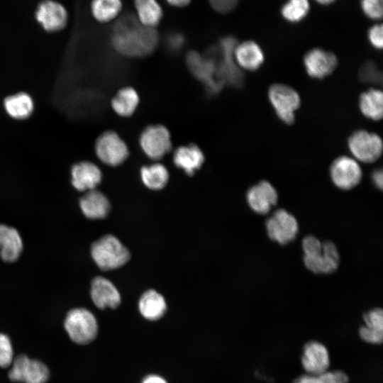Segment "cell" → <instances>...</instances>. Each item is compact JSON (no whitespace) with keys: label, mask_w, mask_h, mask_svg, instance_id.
I'll return each mask as SVG.
<instances>
[{"label":"cell","mask_w":383,"mask_h":383,"mask_svg":"<svg viewBox=\"0 0 383 383\" xmlns=\"http://www.w3.org/2000/svg\"><path fill=\"white\" fill-rule=\"evenodd\" d=\"M111 43L114 49L123 55L144 57L156 48L158 35L155 28L142 25L135 16L126 13L115 23Z\"/></svg>","instance_id":"cell-1"},{"label":"cell","mask_w":383,"mask_h":383,"mask_svg":"<svg viewBox=\"0 0 383 383\" xmlns=\"http://www.w3.org/2000/svg\"><path fill=\"white\" fill-rule=\"evenodd\" d=\"M91 257L102 270H111L126 264L130 258L128 249L112 235H106L91 247Z\"/></svg>","instance_id":"cell-2"},{"label":"cell","mask_w":383,"mask_h":383,"mask_svg":"<svg viewBox=\"0 0 383 383\" xmlns=\"http://www.w3.org/2000/svg\"><path fill=\"white\" fill-rule=\"evenodd\" d=\"M64 326L70 339L80 345L91 343L98 333V323L94 315L84 308H75L69 311Z\"/></svg>","instance_id":"cell-3"},{"label":"cell","mask_w":383,"mask_h":383,"mask_svg":"<svg viewBox=\"0 0 383 383\" xmlns=\"http://www.w3.org/2000/svg\"><path fill=\"white\" fill-rule=\"evenodd\" d=\"M268 96L278 118L286 124H292L295 119L294 112L301 104L297 91L289 86L274 84L270 87Z\"/></svg>","instance_id":"cell-4"},{"label":"cell","mask_w":383,"mask_h":383,"mask_svg":"<svg viewBox=\"0 0 383 383\" xmlns=\"http://www.w3.org/2000/svg\"><path fill=\"white\" fill-rule=\"evenodd\" d=\"M94 150L98 159L111 167L122 164L129 153L125 141L113 131H105L97 138Z\"/></svg>","instance_id":"cell-5"},{"label":"cell","mask_w":383,"mask_h":383,"mask_svg":"<svg viewBox=\"0 0 383 383\" xmlns=\"http://www.w3.org/2000/svg\"><path fill=\"white\" fill-rule=\"evenodd\" d=\"M140 146L146 156L157 160L163 157L172 148L171 136L162 125H150L141 133Z\"/></svg>","instance_id":"cell-6"},{"label":"cell","mask_w":383,"mask_h":383,"mask_svg":"<svg viewBox=\"0 0 383 383\" xmlns=\"http://www.w3.org/2000/svg\"><path fill=\"white\" fill-rule=\"evenodd\" d=\"M9 372L11 381L24 383H45L49 378V370L41 361L20 355L13 359Z\"/></svg>","instance_id":"cell-7"},{"label":"cell","mask_w":383,"mask_h":383,"mask_svg":"<svg viewBox=\"0 0 383 383\" xmlns=\"http://www.w3.org/2000/svg\"><path fill=\"white\" fill-rule=\"evenodd\" d=\"M348 148L357 160L362 162L371 163L381 156L382 141L376 133L359 130L350 136Z\"/></svg>","instance_id":"cell-8"},{"label":"cell","mask_w":383,"mask_h":383,"mask_svg":"<svg viewBox=\"0 0 383 383\" xmlns=\"http://www.w3.org/2000/svg\"><path fill=\"white\" fill-rule=\"evenodd\" d=\"M268 237L280 245L293 241L299 232L296 218L285 209H278L265 222Z\"/></svg>","instance_id":"cell-9"},{"label":"cell","mask_w":383,"mask_h":383,"mask_svg":"<svg viewBox=\"0 0 383 383\" xmlns=\"http://www.w3.org/2000/svg\"><path fill=\"white\" fill-rule=\"evenodd\" d=\"M237 44L233 37H226L220 42L222 60L220 63L216 64V67L217 77L223 84L240 86L243 83V73L238 69L234 59V50Z\"/></svg>","instance_id":"cell-10"},{"label":"cell","mask_w":383,"mask_h":383,"mask_svg":"<svg viewBox=\"0 0 383 383\" xmlns=\"http://www.w3.org/2000/svg\"><path fill=\"white\" fill-rule=\"evenodd\" d=\"M362 170L354 159L348 156L336 158L330 167L333 183L342 190H349L356 187L362 179Z\"/></svg>","instance_id":"cell-11"},{"label":"cell","mask_w":383,"mask_h":383,"mask_svg":"<svg viewBox=\"0 0 383 383\" xmlns=\"http://www.w3.org/2000/svg\"><path fill=\"white\" fill-rule=\"evenodd\" d=\"M308 74L314 79H323L331 74L338 65L336 56L321 48L309 50L304 57Z\"/></svg>","instance_id":"cell-12"},{"label":"cell","mask_w":383,"mask_h":383,"mask_svg":"<svg viewBox=\"0 0 383 383\" xmlns=\"http://www.w3.org/2000/svg\"><path fill=\"white\" fill-rule=\"evenodd\" d=\"M306 267L316 274H330L335 272L340 263V255L335 245L331 241L322 243V250L312 256H304Z\"/></svg>","instance_id":"cell-13"},{"label":"cell","mask_w":383,"mask_h":383,"mask_svg":"<svg viewBox=\"0 0 383 383\" xmlns=\"http://www.w3.org/2000/svg\"><path fill=\"white\" fill-rule=\"evenodd\" d=\"M246 199L250 208L254 212L265 215L277 204L278 194L271 183L262 180L248 190Z\"/></svg>","instance_id":"cell-14"},{"label":"cell","mask_w":383,"mask_h":383,"mask_svg":"<svg viewBox=\"0 0 383 383\" xmlns=\"http://www.w3.org/2000/svg\"><path fill=\"white\" fill-rule=\"evenodd\" d=\"M35 16L38 23L48 32L62 30L67 21L66 9L60 3L52 0L42 1L38 6Z\"/></svg>","instance_id":"cell-15"},{"label":"cell","mask_w":383,"mask_h":383,"mask_svg":"<svg viewBox=\"0 0 383 383\" xmlns=\"http://www.w3.org/2000/svg\"><path fill=\"white\" fill-rule=\"evenodd\" d=\"M71 183L79 192H88L99 184L102 173L99 167L90 161H80L71 167Z\"/></svg>","instance_id":"cell-16"},{"label":"cell","mask_w":383,"mask_h":383,"mask_svg":"<svg viewBox=\"0 0 383 383\" xmlns=\"http://www.w3.org/2000/svg\"><path fill=\"white\" fill-rule=\"evenodd\" d=\"M301 364L309 374L318 376L327 371L330 359L326 346L314 340L308 342L303 349Z\"/></svg>","instance_id":"cell-17"},{"label":"cell","mask_w":383,"mask_h":383,"mask_svg":"<svg viewBox=\"0 0 383 383\" xmlns=\"http://www.w3.org/2000/svg\"><path fill=\"white\" fill-rule=\"evenodd\" d=\"M91 299L101 309L116 308L121 303V295L114 284L103 277H95L91 283Z\"/></svg>","instance_id":"cell-18"},{"label":"cell","mask_w":383,"mask_h":383,"mask_svg":"<svg viewBox=\"0 0 383 383\" xmlns=\"http://www.w3.org/2000/svg\"><path fill=\"white\" fill-rule=\"evenodd\" d=\"M187 63L191 71L211 90L218 91L222 83L216 80L217 77L216 63L212 59L202 57L200 54L191 52L188 54Z\"/></svg>","instance_id":"cell-19"},{"label":"cell","mask_w":383,"mask_h":383,"mask_svg":"<svg viewBox=\"0 0 383 383\" xmlns=\"http://www.w3.org/2000/svg\"><path fill=\"white\" fill-rule=\"evenodd\" d=\"M23 248L18 231L13 227L0 224V257L6 262H13L21 256Z\"/></svg>","instance_id":"cell-20"},{"label":"cell","mask_w":383,"mask_h":383,"mask_svg":"<svg viewBox=\"0 0 383 383\" xmlns=\"http://www.w3.org/2000/svg\"><path fill=\"white\" fill-rule=\"evenodd\" d=\"M234 59L236 64L242 68L255 71L263 64L265 57L262 50L257 43L248 40L236 45Z\"/></svg>","instance_id":"cell-21"},{"label":"cell","mask_w":383,"mask_h":383,"mask_svg":"<svg viewBox=\"0 0 383 383\" xmlns=\"http://www.w3.org/2000/svg\"><path fill=\"white\" fill-rule=\"evenodd\" d=\"M79 207L83 214L89 219L105 218L110 211V203L101 192L92 189L86 192L79 199Z\"/></svg>","instance_id":"cell-22"},{"label":"cell","mask_w":383,"mask_h":383,"mask_svg":"<svg viewBox=\"0 0 383 383\" xmlns=\"http://www.w3.org/2000/svg\"><path fill=\"white\" fill-rule=\"evenodd\" d=\"M173 162L188 175H192L203 165L204 155L196 145H182L174 152Z\"/></svg>","instance_id":"cell-23"},{"label":"cell","mask_w":383,"mask_h":383,"mask_svg":"<svg viewBox=\"0 0 383 383\" xmlns=\"http://www.w3.org/2000/svg\"><path fill=\"white\" fill-rule=\"evenodd\" d=\"M365 325L359 330L360 338L365 342L380 344L383 338V313L380 308H375L363 316Z\"/></svg>","instance_id":"cell-24"},{"label":"cell","mask_w":383,"mask_h":383,"mask_svg":"<svg viewBox=\"0 0 383 383\" xmlns=\"http://www.w3.org/2000/svg\"><path fill=\"white\" fill-rule=\"evenodd\" d=\"M6 113L13 119L25 120L29 118L34 110V102L26 92L20 91L6 96L3 102Z\"/></svg>","instance_id":"cell-25"},{"label":"cell","mask_w":383,"mask_h":383,"mask_svg":"<svg viewBox=\"0 0 383 383\" xmlns=\"http://www.w3.org/2000/svg\"><path fill=\"white\" fill-rule=\"evenodd\" d=\"M138 307L141 315L145 318L150 321H156L165 314L167 304L162 294L150 289L141 296Z\"/></svg>","instance_id":"cell-26"},{"label":"cell","mask_w":383,"mask_h":383,"mask_svg":"<svg viewBox=\"0 0 383 383\" xmlns=\"http://www.w3.org/2000/svg\"><path fill=\"white\" fill-rule=\"evenodd\" d=\"M136 18L143 26L155 28L163 16L157 0H134Z\"/></svg>","instance_id":"cell-27"},{"label":"cell","mask_w":383,"mask_h":383,"mask_svg":"<svg viewBox=\"0 0 383 383\" xmlns=\"http://www.w3.org/2000/svg\"><path fill=\"white\" fill-rule=\"evenodd\" d=\"M139 104V96L135 89L127 87L117 91L111 100L113 110L120 116H131Z\"/></svg>","instance_id":"cell-28"},{"label":"cell","mask_w":383,"mask_h":383,"mask_svg":"<svg viewBox=\"0 0 383 383\" xmlns=\"http://www.w3.org/2000/svg\"><path fill=\"white\" fill-rule=\"evenodd\" d=\"M359 106L362 113L369 119L378 121L382 117L383 94L377 89H371L363 92L359 99Z\"/></svg>","instance_id":"cell-29"},{"label":"cell","mask_w":383,"mask_h":383,"mask_svg":"<svg viewBox=\"0 0 383 383\" xmlns=\"http://www.w3.org/2000/svg\"><path fill=\"white\" fill-rule=\"evenodd\" d=\"M140 177L143 184L149 189L158 190L167 183L169 173L166 167L160 163H153L143 166L140 170Z\"/></svg>","instance_id":"cell-30"},{"label":"cell","mask_w":383,"mask_h":383,"mask_svg":"<svg viewBox=\"0 0 383 383\" xmlns=\"http://www.w3.org/2000/svg\"><path fill=\"white\" fill-rule=\"evenodd\" d=\"M123 7L121 0H92L91 11L94 18L101 23L118 18Z\"/></svg>","instance_id":"cell-31"},{"label":"cell","mask_w":383,"mask_h":383,"mask_svg":"<svg viewBox=\"0 0 383 383\" xmlns=\"http://www.w3.org/2000/svg\"><path fill=\"white\" fill-rule=\"evenodd\" d=\"M309 11V0H288L282 8L283 17L289 22L302 20Z\"/></svg>","instance_id":"cell-32"},{"label":"cell","mask_w":383,"mask_h":383,"mask_svg":"<svg viewBox=\"0 0 383 383\" xmlns=\"http://www.w3.org/2000/svg\"><path fill=\"white\" fill-rule=\"evenodd\" d=\"M359 77L362 82L380 84L382 82V72L372 62L363 65L359 72Z\"/></svg>","instance_id":"cell-33"},{"label":"cell","mask_w":383,"mask_h":383,"mask_svg":"<svg viewBox=\"0 0 383 383\" xmlns=\"http://www.w3.org/2000/svg\"><path fill=\"white\" fill-rule=\"evenodd\" d=\"M13 360V350L10 338L4 333H0V367L11 366Z\"/></svg>","instance_id":"cell-34"},{"label":"cell","mask_w":383,"mask_h":383,"mask_svg":"<svg viewBox=\"0 0 383 383\" xmlns=\"http://www.w3.org/2000/svg\"><path fill=\"white\" fill-rule=\"evenodd\" d=\"M361 8L366 16L372 19L382 16L383 0H361Z\"/></svg>","instance_id":"cell-35"},{"label":"cell","mask_w":383,"mask_h":383,"mask_svg":"<svg viewBox=\"0 0 383 383\" xmlns=\"http://www.w3.org/2000/svg\"><path fill=\"white\" fill-rule=\"evenodd\" d=\"M302 249L304 256H312L321 251L322 243L316 237L309 235L302 240Z\"/></svg>","instance_id":"cell-36"},{"label":"cell","mask_w":383,"mask_h":383,"mask_svg":"<svg viewBox=\"0 0 383 383\" xmlns=\"http://www.w3.org/2000/svg\"><path fill=\"white\" fill-rule=\"evenodd\" d=\"M323 383H348L347 374L339 370L326 371L318 375Z\"/></svg>","instance_id":"cell-37"},{"label":"cell","mask_w":383,"mask_h":383,"mask_svg":"<svg viewBox=\"0 0 383 383\" xmlns=\"http://www.w3.org/2000/svg\"><path fill=\"white\" fill-rule=\"evenodd\" d=\"M213 10L221 13H226L234 9L238 0H209Z\"/></svg>","instance_id":"cell-38"},{"label":"cell","mask_w":383,"mask_h":383,"mask_svg":"<svg viewBox=\"0 0 383 383\" xmlns=\"http://www.w3.org/2000/svg\"><path fill=\"white\" fill-rule=\"evenodd\" d=\"M368 39L374 48H382V26L381 24L374 25L370 28L368 31Z\"/></svg>","instance_id":"cell-39"},{"label":"cell","mask_w":383,"mask_h":383,"mask_svg":"<svg viewBox=\"0 0 383 383\" xmlns=\"http://www.w3.org/2000/svg\"><path fill=\"white\" fill-rule=\"evenodd\" d=\"M293 383H323L318 375L303 374L296 378Z\"/></svg>","instance_id":"cell-40"},{"label":"cell","mask_w":383,"mask_h":383,"mask_svg":"<svg viewBox=\"0 0 383 383\" xmlns=\"http://www.w3.org/2000/svg\"><path fill=\"white\" fill-rule=\"evenodd\" d=\"M372 179L373 184L379 189H382L383 177L382 170H376L372 172Z\"/></svg>","instance_id":"cell-41"},{"label":"cell","mask_w":383,"mask_h":383,"mask_svg":"<svg viewBox=\"0 0 383 383\" xmlns=\"http://www.w3.org/2000/svg\"><path fill=\"white\" fill-rule=\"evenodd\" d=\"M142 383H167L162 377L157 374H150L146 376Z\"/></svg>","instance_id":"cell-42"},{"label":"cell","mask_w":383,"mask_h":383,"mask_svg":"<svg viewBox=\"0 0 383 383\" xmlns=\"http://www.w3.org/2000/svg\"><path fill=\"white\" fill-rule=\"evenodd\" d=\"M183 42V38L179 35H174L171 36L170 39V45L172 48H178L179 47Z\"/></svg>","instance_id":"cell-43"},{"label":"cell","mask_w":383,"mask_h":383,"mask_svg":"<svg viewBox=\"0 0 383 383\" xmlns=\"http://www.w3.org/2000/svg\"><path fill=\"white\" fill-rule=\"evenodd\" d=\"M167 2L174 7H184L188 5L191 0H166Z\"/></svg>","instance_id":"cell-44"},{"label":"cell","mask_w":383,"mask_h":383,"mask_svg":"<svg viewBox=\"0 0 383 383\" xmlns=\"http://www.w3.org/2000/svg\"><path fill=\"white\" fill-rule=\"evenodd\" d=\"M316 2L321 4L327 5L333 3L335 0H315Z\"/></svg>","instance_id":"cell-45"}]
</instances>
